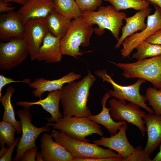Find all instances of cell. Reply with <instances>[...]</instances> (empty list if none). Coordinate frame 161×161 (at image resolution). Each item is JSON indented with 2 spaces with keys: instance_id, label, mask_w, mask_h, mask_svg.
Segmentation results:
<instances>
[{
  "instance_id": "cell-5",
  "label": "cell",
  "mask_w": 161,
  "mask_h": 161,
  "mask_svg": "<svg viewBox=\"0 0 161 161\" xmlns=\"http://www.w3.org/2000/svg\"><path fill=\"white\" fill-rule=\"evenodd\" d=\"M82 16L89 24L98 25V28L94 29V31L96 34L102 35L105 32L104 29H107L111 32L118 41L123 20L126 17L125 12L116 11L112 5L100 6L96 11H82Z\"/></svg>"
},
{
  "instance_id": "cell-21",
  "label": "cell",
  "mask_w": 161,
  "mask_h": 161,
  "mask_svg": "<svg viewBox=\"0 0 161 161\" xmlns=\"http://www.w3.org/2000/svg\"><path fill=\"white\" fill-rule=\"evenodd\" d=\"M151 10L148 7L139 10L131 16L126 17L125 18L126 23L121 28V35L115 46L116 49L120 47L127 37L138 31H142L146 28L147 24L145 22V19L150 15Z\"/></svg>"
},
{
  "instance_id": "cell-13",
  "label": "cell",
  "mask_w": 161,
  "mask_h": 161,
  "mask_svg": "<svg viewBox=\"0 0 161 161\" xmlns=\"http://www.w3.org/2000/svg\"><path fill=\"white\" fill-rule=\"evenodd\" d=\"M128 128L127 123L124 124L116 134L109 137H102L99 139L92 141L98 145H102L115 151L123 158L131 154L135 150L129 142L126 135Z\"/></svg>"
},
{
  "instance_id": "cell-22",
  "label": "cell",
  "mask_w": 161,
  "mask_h": 161,
  "mask_svg": "<svg viewBox=\"0 0 161 161\" xmlns=\"http://www.w3.org/2000/svg\"><path fill=\"white\" fill-rule=\"evenodd\" d=\"M110 97L111 96L109 93L108 92H106L101 102L102 106V109L101 112L97 114H92L87 117L97 123L103 126L111 134V136H112L117 133L118 131L127 122L125 121H119L116 122L114 121L112 118L109 113L110 108H107L106 106V102Z\"/></svg>"
},
{
  "instance_id": "cell-36",
  "label": "cell",
  "mask_w": 161,
  "mask_h": 161,
  "mask_svg": "<svg viewBox=\"0 0 161 161\" xmlns=\"http://www.w3.org/2000/svg\"><path fill=\"white\" fill-rule=\"evenodd\" d=\"M145 40L152 44L161 45V29L150 36Z\"/></svg>"
},
{
  "instance_id": "cell-9",
  "label": "cell",
  "mask_w": 161,
  "mask_h": 161,
  "mask_svg": "<svg viewBox=\"0 0 161 161\" xmlns=\"http://www.w3.org/2000/svg\"><path fill=\"white\" fill-rule=\"evenodd\" d=\"M29 111L24 109L16 112L21 123L22 135L17 145L16 154L13 161H18L26 151L36 146L35 140L41 133L51 131L50 128L46 126L39 128L34 126L31 123L32 117Z\"/></svg>"
},
{
  "instance_id": "cell-27",
  "label": "cell",
  "mask_w": 161,
  "mask_h": 161,
  "mask_svg": "<svg viewBox=\"0 0 161 161\" xmlns=\"http://www.w3.org/2000/svg\"><path fill=\"white\" fill-rule=\"evenodd\" d=\"M109 2L118 12L123 10L133 9L140 10L148 7L149 3L145 0H104Z\"/></svg>"
},
{
  "instance_id": "cell-4",
  "label": "cell",
  "mask_w": 161,
  "mask_h": 161,
  "mask_svg": "<svg viewBox=\"0 0 161 161\" xmlns=\"http://www.w3.org/2000/svg\"><path fill=\"white\" fill-rule=\"evenodd\" d=\"M51 135L55 141L63 147L73 157L99 158L121 157L110 149H104L94 143L75 139L60 131L54 129Z\"/></svg>"
},
{
  "instance_id": "cell-31",
  "label": "cell",
  "mask_w": 161,
  "mask_h": 161,
  "mask_svg": "<svg viewBox=\"0 0 161 161\" xmlns=\"http://www.w3.org/2000/svg\"><path fill=\"white\" fill-rule=\"evenodd\" d=\"M80 10L94 11L102 4L103 0H75Z\"/></svg>"
},
{
  "instance_id": "cell-12",
  "label": "cell",
  "mask_w": 161,
  "mask_h": 161,
  "mask_svg": "<svg viewBox=\"0 0 161 161\" xmlns=\"http://www.w3.org/2000/svg\"><path fill=\"white\" fill-rule=\"evenodd\" d=\"M24 27V39L28 47L31 60L33 61L49 32L45 18L30 19L26 22Z\"/></svg>"
},
{
  "instance_id": "cell-18",
  "label": "cell",
  "mask_w": 161,
  "mask_h": 161,
  "mask_svg": "<svg viewBox=\"0 0 161 161\" xmlns=\"http://www.w3.org/2000/svg\"><path fill=\"white\" fill-rule=\"evenodd\" d=\"M81 75L72 71L62 78L56 80H47L43 78H36L29 84V86L35 89L32 91L33 96L41 99L43 93L46 91L61 89L65 83H69L80 78Z\"/></svg>"
},
{
  "instance_id": "cell-29",
  "label": "cell",
  "mask_w": 161,
  "mask_h": 161,
  "mask_svg": "<svg viewBox=\"0 0 161 161\" xmlns=\"http://www.w3.org/2000/svg\"><path fill=\"white\" fill-rule=\"evenodd\" d=\"M145 96L154 113L161 115V89L149 87L146 90Z\"/></svg>"
},
{
  "instance_id": "cell-40",
  "label": "cell",
  "mask_w": 161,
  "mask_h": 161,
  "mask_svg": "<svg viewBox=\"0 0 161 161\" xmlns=\"http://www.w3.org/2000/svg\"><path fill=\"white\" fill-rule=\"evenodd\" d=\"M149 4H156L161 8V0H145Z\"/></svg>"
},
{
  "instance_id": "cell-24",
  "label": "cell",
  "mask_w": 161,
  "mask_h": 161,
  "mask_svg": "<svg viewBox=\"0 0 161 161\" xmlns=\"http://www.w3.org/2000/svg\"><path fill=\"white\" fill-rule=\"evenodd\" d=\"M15 91V88L12 86L7 87L0 100L4 109L3 120L12 123L16 129L17 134H19L22 132V124L21 120H17L16 119L13 106L11 101V97Z\"/></svg>"
},
{
  "instance_id": "cell-1",
  "label": "cell",
  "mask_w": 161,
  "mask_h": 161,
  "mask_svg": "<svg viewBox=\"0 0 161 161\" xmlns=\"http://www.w3.org/2000/svg\"><path fill=\"white\" fill-rule=\"evenodd\" d=\"M90 71L78 82L72 81L63 86L60 102L63 117H87L92 114L87 106L90 89L96 80Z\"/></svg>"
},
{
  "instance_id": "cell-37",
  "label": "cell",
  "mask_w": 161,
  "mask_h": 161,
  "mask_svg": "<svg viewBox=\"0 0 161 161\" xmlns=\"http://www.w3.org/2000/svg\"><path fill=\"white\" fill-rule=\"evenodd\" d=\"M12 6L9 3H5L3 0H0V12L7 13L13 11L16 7Z\"/></svg>"
},
{
  "instance_id": "cell-35",
  "label": "cell",
  "mask_w": 161,
  "mask_h": 161,
  "mask_svg": "<svg viewBox=\"0 0 161 161\" xmlns=\"http://www.w3.org/2000/svg\"><path fill=\"white\" fill-rule=\"evenodd\" d=\"M21 139L20 137L15 138V141L13 145L9 148L5 154L0 157V161H10L11 160L12 155L14 148L17 145Z\"/></svg>"
},
{
  "instance_id": "cell-26",
  "label": "cell",
  "mask_w": 161,
  "mask_h": 161,
  "mask_svg": "<svg viewBox=\"0 0 161 161\" xmlns=\"http://www.w3.org/2000/svg\"><path fill=\"white\" fill-rule=\"evenodd\" d=\"M137 52L133 54L132 58L137 61L161 55V45L151 44L144 40L135 48Z\"/></svg>"
},
{
  "instance_id": "cell-7",
  "label": "cell",
  "mask_w": 161,
  "mask_h": 161,
  "mask_svg": "<svg viewBox=\"0 0 161 161\" xmlns=\"http://www.w3.org/2000/svg\"><path fill=\"white\" fill-rule=\"evenodd\" d=\"M95 74L103 79V82H107L111 84L113 90L107 89L111 97H114L123 102L126 100L135 103L148 111V113H154L153 110L149 107L145 103L147 99L145 96L141 95L140 93V87L142 84L146 81L139 78L134 84L127 86L118 84L113 80L107 72V70H98Z\"/></svg>"
},
{
  "instance_id": "cell-19",
  "label": "cell",
  "mask_w": 161,
  "mask_h": 161,
  "mask_svg": "<svg viewBox=\"0 0 161 161\" xmlns=\"http://www.w3.org/2000/svg\"><path fill=\"white\" fill-rule=\"evenodd\" d=\"M143 119L148 135L144 150L150 157L161 143V115L148 113L145 114Z\"/></svg>"
},
{
  "instance_id": "cell-16",
  "label": "cell",
  "mask_w": 161,
  "mask_h": 161,
  "mask_svg": "<svg viewBox=\"0 0 161 161\" xmlns=\"http://www.w3.org/2000/svg\"><path fill=\"white\" fill-rule=\"evenodd\" d=\"M62 92V89L53 90L50 92L47 96L43 99H39L38 101L34 102L18 101L16 102V104L29 111L32 106L40 105L51 116V117L47 119L48 122L57 123L60 118L63 117L60 112L59 109Z\"/></svg>"
},
{
  "instance_id": "cell-23",
  "label": "cell",
  "mask_w": 161,
  "mask_h": 161,
  "mask_svg": "<svg viewBox=\"0 0 161 161\" xmlns=\"http://www.w3.org/2000/svg\"><path fill=\"white\" fill-rule=\"evenodd\" d=\"M49 32L61 40L64 37L71 24V19L64 16L54 9L45 18Z\"/></svg>"
},
{
  "instance_id": "cell-8",
  "label": "cell",
  "mask_w": 161,
  "mask_h": 161,
  "mask_svg": "<svg viewBox=\"0 0 161 161\" xmlns=\"http://www.w3.org/2000/svg\"><path fill=\"white\" fill-rule=\"evenodd\" d=\"M29 55L27 43L24 38L14 37L0 43V69L9 71L22 63Z\"/></svg>"
},
{
  "instance_id": "cell-15",
  "label": "cell",
  "mask_w": 161,
  "mask_h": 161,
  "mask_svg": "<svg viewBox=\"0 0 161 161\" xmlns=\"http://www.w3.org/2000/svg\"><path fill=\"white\" fill-rule=\"evenodd\" d=\"M54 9L53 0H29L17 12L24 25L30 19L46 17Z\"/></svg>"
},
{
  "instance_id": "cell-20",
  "label": "cell",
  "mask_w": 161,
  "mask_h": 161,
  "mask_svg": "<svg viewBox=\"0 0 161 161\" xmlns=\"http://www.w3.org/2000/svg\"><path fill=\"white\" fill-rule=\"evenodd\" d=\"M60 41L59 38L48 32L36 53L34 60L45 61L46 63L60 62L62 55L60 49Z\"/></svg>"
},
{
  "instance_id": "cell-32",
  "label": "cell",
  "mask_w": 161,
  "mask_h": 161,
  "mask_svg": "<svg viewBox=\"0 0 161 161\" xmlns=\"http://www.w3.org/2000/svg\"><path fill=\"white\" fill-rule=\"evenodd\" d=\"M31 82L30 79H24L22 80H15L13 79L7 78L2 75H0V99L2 97V88L6 85L13 83H24L28 85Z\"/></svg>"
},
{
  "instance_id": "cell-25",
  "label": "cell",
  "mask_w": 161,
  "mask_h": 161,
  "mask_svg": "<svg viewBox=\"0 0 161 161\" xmlns=\"http://www.w3.org/2000/svg\"><path fill=\"white\" fill-rule=\"evenodd\" d=\"M53 0L54 9L61 15L71 19L82 16V11L75 0Z\"/></svg>"
},
{
  "instance_id": "cell-30",
  "label": "cell",
  "mask_w": 161,
  "mask_h": 161,
  "mask_svg": "<svg viewBox=\"0 0 161 161\" xmlns=\"http://www.w3.org/2000/svg\"><path fill=\"white\" fill-rule=\"evenodd\" d=\"M122 161H152V160L144 149L139 146L129 156L122 158Z\"/></svg>"
},
{
  "instance_id": "cell-33",
  "label": "cell",
  "mask_w": 161,
  "mask_h": 161,
  "mask_svg": "<svg viewBox=\"0 0 161 161\" xmlns=\"http://www.w3.org/2000/svg\"><path fill=\"white\" fill-rule=\"evenodd\" d=\"M38 148L36 146L29 149L25 152L18 161H36L35 158Z\"/></svg>"
},
{
  "instance_id": "cell-6",
  "label": "cell",
  "mask_w": 161,
  "mask_h": 161,
  "mask_svg": "<svg viewBox=\"0 0 161 161\" xmlns=\"http://www.w3.org/2000/svg\"><path fill=\"white\" fill-rule=\"evenodd\" d=\"M46 126H51L69 137L78 140L89 142L86 137L97 134L103 136V133L100 126L88 117L73 116L60 118L57 123H49Z\"/></svg>"
},
{
  "instance_id": "cell-28",
  "label": "cell",
  "mask_w": 161,
  "mask_h": 161,
  "mask_svg": "<svg viewBox=\"0 0 161 161\" xmlns=\"http://www.w3.org/2000/svg\"><path fill=\"white\" fill-rule=\"evenodd\" d=\"M17 130L11 123L3 120L0 122V143L6 144L7 147L10 148L14 144L15 139V133Z\"/></svg>"
},
{
  "instance_id": "cell-34",
  "label": "cell",
  "mask_w": 161,
  "mask_h": 161,
  "mask_svg": "<svg viewBox=\"0 0 161 161\" xmlns=\"http://www.w3.org/2000/svg\"><path fill=\"white\" fill-rule=\"evenodd\" d=\"M121 157L99 158H79L73 157L72 161H122Z\"/></svg>"
},
{
  "instance_id": "cell-3",
  "label": "cell",
  "mask_w": 161,
  "mask_h": 161,
  "mask_svg": "<svg viewBox=\"0 0 161 161\" xmlns=\"http://www.w3.org/2000/svg\"><path fill=\"white\" fill-rule=\"evenodd\" d=\"M123 71L127 79L138 78L151 82L154 88L161 89V55L132 63H116L108 61Z\"/></svg>"
},
{
  "instance_id": "cell-14",
  "label": "cell",
  "mask_w": 161,
  "mask_h": 161,
  "mask_svg": "<svg viewBox=\"0 0 161 161\" xmlns=\"http://www.w3.org/2000/svg\"><path fill=\"white\" fill-rule=\"evenodd\" d=\"M24 25L19 14L13 11L0 16V40L8 41L12 37L24 38Z\"/></svg>"
},
{
  "instance_id": "cell-38",
  "label": "cell",
  "mask_w": 161,
  "mask_h": 161,
  "mask_svg": "<svg viewBox=\"0 0 161 161\" xmlns=\"http://www.w3.org/2000/svg\"><path fill=\"white\" fill-rule=\"evenodd\" d=\"M5 3H9L10 2H13L16 3L18 4L23 5L26 3L29 0H3Z\"/></svg>"
},
{
  "instance_id": "cell-11",
  "label": "cell",
  "mask_w": 161,
  "mask_h": 161,
  "mask_svg": "<svg viewBox=\"0 0 161 161\" xmlns=\"http://www.w3.org/2000/svg\"><path fill=\"white\" fill-rule=\"evenodd\" d=\"M153 5L155 12L147 16L146 28L140 32L134 33L128 37L123 42V48L120 50L123 58L129 57L139 44L161 29V8L157 5Z\"/></svg>"
},
{
  "instance_id": "cell-41",
  "label": "cell",
  "mask_w": 161,
  "mask_h": 161,
  "mask_svg": "<svg viewBox=\"0 0 161 161\" xmlns=\"http://www.w3.org/2000/svg\"><path fill=\"white\" fill-rule=\"evenodd\" d=\"M4 143H3L1 145V150L0 151V157H1L5 154L9 148L7 147L5 148L4 147Z\"/></svg>"
},
{
  "instance_id": "cell-2",
  "label": "cell",
  "mask_w": 161,
  "mask_h": 161,
  "mask_svg": "<svg viewBox=\"0 0 161 161\" xmlns=\"http://www.w3.org/2000/svg\"><path fill=\"white\" fill-rule=\"evenodd\" d=\"M94 29L81 16L73 19L64 37L61 40L60 49L62 55L77 58L83 52H80L79 47L90 45V39Z\"/></svg>"
},
{
  "instance_id": "cell-17",
  "label": "cell",
  "mask_w": 161,
  "mask_h": 161,
  "mask_svg": "<svg viewBox=\"0 0 161 161\" xmlns=\"http://www.w3.org/2000/svg\"><path fill=\"white\" fill-rule=\"evenodd\" d=\"M53 138L52 135L47 133L41 137L40 152L44 161H72L71 154Z\"/></svg>"
},
{
  "instance_id": "cell-10",
  "label": "cell",
  "mask_w": 161,
  "mask_h": 161,
  "mask_svg": "<svg viewBox=\"0 0 161 161\" xmlns=\"http://www.w3.org/2000/svg\"><path fill=\"white\" fill-rule=\"evenodd\" d=\"M109 104L110 115L113 119L125 121L136 126L141 131L142 136H144L147 128L144 126L143 117L145 114L141 110L139 106L132 102L126 104V102L114 98L109 100Z\"/></svg>"
},
{
  "instance_id": "cell-42",
  "label": "cell",
  "mask_w": 161,
  "mask_h": 161,
  "mask_svg": "<svg viewBox=\"0 0 161 161\" xmlns=\"http://www.w3.org/2000/svg\"><path fill=\"white\" fill-rule=\"evenodd\" d=\"M35 158H36V161H44L41 152L39 151L37 152Z\"/></svg>"
},
{
  "instance_id": "cell-39",
  "label": "cell",
  "mask_w": 161,
  "mask_h": 161,
  "mask_svg": "<svg viewBox=\"0 0 161 161\" xmlns=\"http://www.w3.org/2000/svg\"><path fill=\"white\" fill-rule=\"evenodd\" d=\"M159 146L160 151L154 158L152 160V161H161V143Z\"/></svg>"
}]
</instances>
